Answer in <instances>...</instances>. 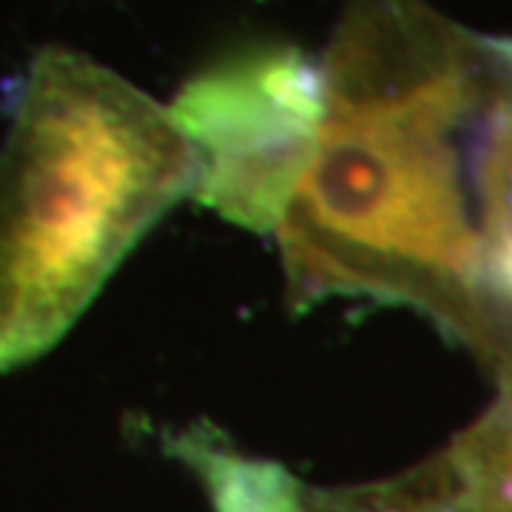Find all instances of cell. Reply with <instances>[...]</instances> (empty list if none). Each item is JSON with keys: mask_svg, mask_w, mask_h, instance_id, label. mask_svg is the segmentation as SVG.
<instances>
[{"mask_svg": "<svg viewBox=\"0 0 512 512\" xmlns=\"http://www.w3.org/2000/svg\"><path fill=\"white\" fill-rule=\"evenodd\" d=\"M171 117L194 151V197L248 231L279 228L311 163L322 66L293 46H256L188 80Z\"/></svg>", "mask_w": 512, "mask_h": 512, "instance_id": "obj_3", "label": "cell"}, {"mask_svg": "<svg viewBox=\"0 0 512 512\" xmlns=\"http://www.w3.org/2000/svg\"><path fill=\"white\" fill-rule=\"evenodd\" d=\"M265 512H470V507L419 493L402 478L345 490H316L288 478Z\"/></svg>", "mask_w": 512, "mask_h": 512, "instance_id": "obj_4", "label": "cell"}, {"mask_svg": "<svg viewBox=\"0 0 512 512\" xmlns=\"http://www.w3.org/2000/svg\"><path fill=\"white\" fill-rule=\"evenodd\" d=\"M194 180L171 111L92 57L40 49L0 148V373L55 348Z\"/></svg>", "mask_w": 512, "mask_h": 512, "instance_id": "obj_2", "label": "cell"}, {"mask_svg": "<svg viewBox=\"0 0 512 512\" xmlns=\"http://www.w3.org/2000/svg\"><path fill=\"white\" fill-rule=\"evenodd\" d=\"M484 37L421 0H350L322 66L316 148L279 222L288 299L413 305L484 356L467 128Z\"/></svg>", "mask_w": 512, "mask_h": 512, "instance_id": "obj_1", "label": "cell"}, {"mask_svg": "<svg viewBox=\"0 0 512 512\" xmlns=\"http://www.w3.org/2000/svg\"><path fill=\"white\" fill-rule=\"evenodd\" d=\"M501 387H504V393H512V356L501 367Z\"/></svg>", "mask_w": 512, "mask_h": 512, "instance_id": "obj_5", "label": "cell"}]
</instances>
